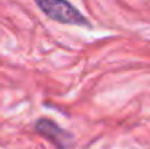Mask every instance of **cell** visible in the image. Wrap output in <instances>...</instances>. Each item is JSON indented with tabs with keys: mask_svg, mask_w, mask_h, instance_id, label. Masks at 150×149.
Masks as SVG:
<instances>
[{
	"mask_svg": "<svg viewBox=\"0 0 150 149\" xmlns=\"http://www.w3.org/2000/svg\"><path fill=\"white\" fill-rule=\"evenodd\" d=\"M37 6L45 13L50 19L61 24H72V26H90L88 19L77 10L72 3L64 0H38Z\"/></svg>",
	"mask_w": 150,
	"mask_h": 149,
	"instance_id": "cell-1",
	"label": "cell"
},
{
	"mask_svg": "<svg viewBox=\"0 0 150 149\" xmlns=\"http://www.w3.org/2000/svg\"><path fill=\"white\" fill-rule=\"evenodd\" d=\"M35 132L48 141H51L58 149H70L72 146V135L50 119H38L35 123Z\"/></svg>",
	"mask_w": 150,
	"mask_h": 149,
	"instance_id": "cell-2",
	"label": "cell"
}]
</instances>
